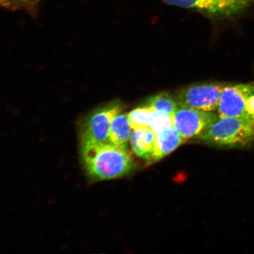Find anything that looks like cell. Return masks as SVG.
I'll list each match as a JSON object with an SVG mask.
<instances>
[{
	"instance_id": "6da1fadb",
	"label": "cell",
	"mask_w": 254,
	"mask_h": 254,
	"mask_svg": "<svg viewBox=\"0 0 254 254\" xmlns=\"http://www.w3.org/2000/svg\"><path fill=\"white\" fill-rule=\"evenodd\" d=\"M81 161L91 179H117L131 172L134 162L126 146L111 142L80 144Z\"/></svg>"
},
{
	"instance_id": "7a4b0ae2",
	"label": "cell",
	"mask_w": 254,
	"mask_h": 254,
	"mask_svg": "<svg viewBox=\"0 0 254 254\" xmlns=\"http://www.w3.org/2000/svg\"><path fill=\"white\" fill-rule=\"evenodd\" d=\"M203 140L225 147H241L254 141V120L220 117L200 135Z\"/></svg>"
},
{
	"instance_id": "3957f363",
	"label": "cell",
	"mask_w": 254,
	"mask_h": 254,
	"mask_svg": "<svg viewBox=\"0 0 254 254\" xmlns=\"http://www.w3.org/2000/svg\"><path fill=\"white\" fill-rule=\"evenodd\" d=\"M122 104L117 101L92 111L79 123L80 144H98L109 142L111 122L122 112Z\"/></svg>"
},
{
	"instance_id": "277c9868",
	"label": "cell",
	"mask_w": 254,
	"mask_h": 254,
	"mask_svg": "<svg viewBox=\"0 0 254 254\" xmlns=\"http://www.w3.org/2000/svg\"><path fill=\"white\" fill-rule=\"evenodd\" d=\"M225 85L219 83H205L190 85L179 92L176 98L179 107L214 112Z\"/></svg>"
},
{
	"instance_id": "5b68a950",
	"label": "cell",
	"mask_w": 254,
	"mask_h": 254,
	"mask_svg": "<svg viewBox=\"0 0 254 254\" xmlns=\"http://www.w3.org/2000/svg\"><path fill=\"white\" fill-rule=\"evenodd\" d=\"M219 117L218 113L179 107L171 117L172 125L184 141L201 135Z\"/></svg>"
},
{
	"instance_id": "8992f818",
	"label": "cell",
	"mask_w": 254,
	"mask_h": 254,
	"mask_svg": "<svg viewBox=\"0 0 254 254\" xmlns=\"http://www.w3.org/2000/svg\"><path fill=\"white\" fill-rule=\"evenodd\" d=\"M167 4L191 9L211 17H228L242 12L254 0H163Z\"/></svg>"
},
{
	"instance_id": "52a82bcc",
	"label": "cell",
	"mask_w": 254,
	"mask_h": 254,
	"mask_svg": "<svg viewBox=\"0 0 254 254\" xmlns=\"http://www.w3.org/2000/svg\"><path fill=\"white\" fill-rule=\"evenodd\" d=\"M254 88V82L225 85L219 101L218 116L249 118L247 111V100Z\"/></svg>"
},
{
	"instance_id": "ba28073f",
	"label": "cell",
	"mask_w": 254,
	"mask_h": 254,
	"mask_svg": "<svg viewBox=\"0 0 254 254\" xmlns=\"http://www.w3.org/2000/svg\"><path fill=\"white\" fill-rule=\"evenodd\" d=\"M185 141L176 128L171 125L156 133L153 151L148 163H154L171 153Z\"/></svg>"
},
{
	"instance_id": "9c48e42d",
	"label": "cell",
	"mask_w": 254,
	"mask_h": 254,
	"mask_svg": "<svg viewBox=\"0 0 254 254\" xmlns=\"http://www.w3.org/2000/svg\"><path fill=\"white\" fill-rule=\"evenodd\" d=\"M155 136L156 134L151 128L133 130L129 138L133 151L148 160L154 150Z\"/></svg>"
},
{
	"instance_id": "30bf717a",
	"label": "cell",
	"mask_w": 254,
	"mask_h": 254,
	"mask_svg": "<svg viewBox=\"0 0 254 254\" xmlns=\"http://www.w3.org/2000/svg\"><path fill=\"white\" fill-rule=\"evenodd\" d=\"M128 114L119 113L111 123L109 142L117 146H126L131 134Z\"/></svg>"
},
{
	"instance_id": "8fae6325",
	"label": "cell",
	"mask_w": 254,
	"mask_h": 254,
	"mask_svg": "<svg viewBox=\"0 0 254 254\" xmlns=\"http://www.w3.org/2000/svg\"><path fill=\"white\" fill-rule=\"evenodd\" d=\"M142 106L162 115L171 117L179 109L177 100L169 94L160 93L148 98Z\"/></svg>"
},
{
	"instance_id": "7c38bea8",
	"label": "cell",
	"mask_w": 254,
	"mask_h": 254,
	"mask_svg": "<svg viewBox=\"0 0 254 254\" xmlns=\"http://www.w3.org/2000/svg\"><path fill=\"white\" fill-rule=\"evenodd\" d=\"M156 114L144 106L136 108L128 114L130 126L133 130L151 128Z\"/></svg>"
},
{
	"instance_id": "4fadbf2b",
	"label": "cell",
	"mask_w": 254,
	"mask_h": 254,
	"mask_svg": "<svg viewBox=\"0 0 254 254\" xmlns=\"http://www.w3.org/2000/svg\"><path fill=\"white\" fill-rule=\"evenodd\" d=\"M39 0H0L1 7L17 10V9H31L37 4Z\"/></svg>"
},
{
	"instance_id": "5bb4252c",
	"label": "cell",
	"mask_w": 254,
	"mask_h": 254,
	"mask_svg": "<svg viewBox=\"0 0 254 254\" xmlns=\"http://www.w3.org/2000/svg\"><path fill=\"white\" fill-rule=\"evenodd\" d=\"M247 111L249 118L254 120V88L248 98Z\"/></svg>"
}]
</instances>
